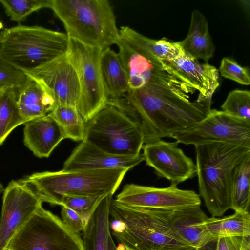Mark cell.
<instances>
[{
  "label": "cell",
  "mask_w": 250,
  "mask_h": 250,
  "mask_svg": "<svg viewBox=\"0 0 250 250\" xmlns=\"http://www.w3.org/2000/svg\"><path fill=\"white\" fill-rule=\"evenodd\" d=\"M191 84L167 70L154 81L137 89H129L122 98L109 101L135 122L144 135V144L170 137L205 118L211 99L202 97Z\"/></svg>",
  "instance_id": "cell-1"
},
{
  "label": "cell",
  "mask_w": 250,
  "mask_h": 250,
  "mask_svg": "<svg viewBox=\"0 0 250 250\" xmlns=\"http://www.w3.org/2000/svg\"><path fill=\"white\" fill-rule=\"evenodd\" d=\"M109 227L119 243L135 250H197L176 231L167 210L132 208L112 199Z\"/></svg>",
  "instance_id": "cell-2"
},
{
  "label": "cell",
  "mask_w": 250,
  "mask_h": 250,
  "mask_svg": "<svg viewBox=\"0 0 250 250\" xmlns=\"http://www.w3.org/2000/svg\"><path fill=\"white\" fill-rule=\"evenodd\" d=\"M194 146L199 196L212 217H221L231 209L232 175L250 147L223 143Z\"/></svg>",
  "instance_id": "cell-3"
},
{
  "label": "cell",
  "mask_w": 250,
  "mask_h": 250,
  "mask_svg": "<svg viewBox=\"0 0 250 250\" xmlns=\"http://www.w3.org/2000/svg\"><path fill=\"white\" fill-rule=\"evenodd\" d=\"M130 170L107 169L36 172L21 181L41 201L61 206L66 196L94 197L114 194Z\"/></svg>",
  "instance_id": "cell-4"
},
{
  "label": "cell",
  "mask_w": 250,
  "mask_h": 250,
  "mask_svg": "<svg viewBox=\"0 0 250 250\" xmlns=\"http://www.w3.org/2000/svg\"><path fill=\"white\" fill-rule=\"evenodd\" d=\"M49 8L62 23L68 37L84 44L104 50L120 38L107 0H50Z\"/></svg>",
  "instance_id": "cell-5"
},
{
  "label": "cell",
  "mask_w": 250,
  "mask_h": 250,
  "mask_svg": "<svg viewBox=\"0 0 250 250\" xmlns=\"http://www.w3.org/2000/svg\"><path fill=\"white\" fill-rule=\"evenodd\" d=\"M68 44L66 33L19 24L0 33V57L27 73L66 52Z\"/></svg>",
  "instance_id": "cell-6"
},
{
  "label": "cell",
  "mask_w": 250,
  "mask_h": 250,
  "mask_svg": "<svg viewBox=\"0 0 250 250\" xmlns=\"http://www.w3.org/2000/svg\"><path fill=\"white\" fill-rule=\"evenodd\" d=\"M83 141L110 154L136 156L140 154L144 135L126 114L107 104L85 123Z\"/></svg>",
  "instance_id": "cell-7"
},
{
  "label": "cell",
  "mask_w": 250,
  "mask_h": 250,
  "mask_svg": "<svg viewBox=\"0 0 250 250\" xmlns=\"http://www.w3.org/2000/svg\"><path fill=\"white\" fill-rule=\"evenodd\" d=\"M7 250H84L82 237L41 206L12 237Z\"/></svg>",
  "instance_id": "cell-8"
},
{
  "label": "cell",
  "mask_w": 250,
  "mask_h": 250,
  "mask_svg": "<svg viewBox=\"0 0 250 250\" xmlns=\"http://www.w3.org/2000/svg\"><path fill=\"white\" fill-rule=\"evenodd\" d=\"M102 51L68 37L66 53L77 73L81 87L76 107L85 123L107 105L100 68Z\"/></svg>",
  "instance_id": "cell-9"
},
{
  "label": "cell",
  "mask_w": 250,
  "mask_h": 250,
  "mask_svg": "<svg viewBox=\"0 0 250 250\" xmlns=\"http://www.w3.org/2000/svg\"><path fill=\"white\" fill-rule=\"evenodd\" d=\"M172 138L185 145L223 143L250 147V122L213 109L203 120Z\"/></svg>",
  "instance_id": "cell-10"
},
{
  "label": "cell",
  "mask_w": 250,
  "mask_h": 250,
  "mask_svg": "<svg viewBox=\"0 0 250 250\" xmlns=\"http://www.w3.org/2000/svg\"><path fill=\"white\" fill-rule=\"evenodd\" d=\"M123 205L135 208L172 210L200 206V196L194 191L171 185L159 188L134 184L125 185L115 199Z\"/></svg>",
  "instance_id": "cell-11"
},
{
  "label": "cell",
  "mask_w": 250,
  "mask_h": 250,
  "mask_svg": "<svg viewBox=\"0 0 250 250\" xmlns=\"http://www.w3.org/2000/svg\"><path fill=\"white\" fill-rule=\"evenodd\" d=\"M36 194L21 180L10 182L3 192L0 219V250L42 206Z\"/></svg>",
  "instance_id": "cell-12"
},
{
  "label": "cell",
  "mask_w": 250,
  "mask_h": 250,
  "mask_svg": "<svg viewBox=\"0 0 250 250\" xmlns=\"http://www.w3.org/2000/svg\"><path fill=\"white\" fill-rule=\"evenodd\" d=\"M178 143L161 139L144 144L143 156L146 165L152 167L159 178H164L177 186L196 175L193 160L178 147Z\"/></svg>",
  "instance_id": "cell-13"
},
{
  "label": "cell",
  "mask_w": 250,
  "mask_h": 250,
  "mask_svg": "<svg viewBox=\"0 0 250 250\" xmlns=\"http://www.w3.org/2000/svg\"><path fill=\"white\" fill-rule=\"evenodd\" d=\"M44 86L56 105L76 106L81 94L77 73L66 52L25 73Z\"/></svg>",
  "instance_id": "cell-14"
},
{
  "label": "cell",
  "mask_w": 250,
  "mask_h": 250,
  "mask_svg": "<svg viewBox=\"0 0 250 250\" xmlns=\"http://www.w3.org/2000/svg\"><path fill=\"white\" fill-rule=\"evenodd\" d=\"M117 53L127 75L130 89L140 88L165 69L160 60L140 44L120 38Z\"/></svg>",
  "instance_id": "cell-15"
},
{
  "label": "cell",
  "mask_w": 250,
  "mask_h": 250,
  "mask_svg": "<svg viewBox=\"0 0 250 250\" xmlns=\"http://www.w3.org/2000/svg\"><path fill=\"white\" fill-rule=\"evenodd\" d=\"M143 161V154L132 156L110 154L82 141L65 161L62 170L73 171L120 167L130 169Z\"/></svg>",
  "instance_id": "cell-16"
},
{
  "label": "cell",
  "mask_w": 250,
  "mask_h": 250,
  "mask_svg": "<svg viewBox=\"0 0 250 250\" xmlns=\"http://www.w3.org/2000/svg\"><path fill=\"white\" fill-rule=\"evenodd\" d=\"M164 66L191 84L206 99H211L219 86L218 70L208 63H201L185 53L171 61H160Z\"/></svg>",
  "instance_id": "cell-17"
},
{
  "label": "cell",
  "mask_w": 250,
  "mask_h": 250,
  "mask_svg": "<svg viewBox=\"0 0 250 250\" xmlns=\"http://www.w3.org/2000/svg\"><path fill=\"white\" fill-rule=\"evenodd\" d=\"M65 139L67 137L63 129L50 114L24 124V145L37 157L48 158Z\"/></svg>",
  "instance_id": "cell-18"
},
{
  "label": "cell",
  "mask_w": 250,
  "mask_h": 250,
  "mask_svg": "<svg viewBox=\"0 0 250 250\" xmlns=\"http://www.w3.org/2000/svg\"><path fill=\"white\" fill-rule=\"evenodd\" d=\"M167 215L178 234L194 248L205 249L215 241L205 223L208 217L200 206L167 210Z\"/></svg>",
  "instance_id": "cell-19"
},
{
  "label": "cell",
  "mask_w": 250,
  "mask_h": 250,
  "mask_svg": "<svg viewBox=\"0 0 250 250\" xmlns=\"http://www.w3.org/2000/svg\"><path fill=\"white\" fill-rule=\"evenodd\" d=\"M27 75L26 82L17 90V104L21 115L27 122L48 114L55 103L41 83Z\"/></svg>",
  "instance_id": "cell-20"
},
{
  "label": "cell",
  "mask_w": 250,
  "mask_h": 250,
  "mask_svg": "<svg viewBox=\"0 0 250 250\" xmlns=\"http://www.w3.org/2000/svg\"><path fill=\"white\" fill-rule=\"evenodd\" d=\"M112 196L107 195L102 200L82 231L84 250H108Z\"/></svg>",
  "instance_id": "cell-21"
},
{
  "label": "cell",
  "mask_w": 250,
  "mask_h": 250,
  "mask_svg": "<svg viewBox=\"0 0 250 250\" xmlns=\"http://www.w3.org/2000/svg\"><path fill=\"white\" fill-rule=\"evenodd\" d=\"M186 54L207 62L213 55L215 46L209 33L207 20L199 10L192 11L186 37L178 42Z\"/></svg>",
  "instance_id": "cell-22"
},
{
  "label": "cell",
  "mask_w": 250,
  "mask_h": 250,
  "mask_svg": "<svg viewBox=\"0 0 250 250\" xmlns=\"http://www.w3.org/2000/svg\"><path fill=\"white\" fill-rule=\"evenodd\" d=\"M100 68L108 101L123 97L129 89L128 78L118 53L110 47L102 52Z\"/></svg>",
  "instance_id": "cell-23"
},
{
  "label": "cell",
  "mask_w": 250,
  "mask_h": 250,
  "mask_svg": "<svg viewBox=\"0 0 250 250\" xmlns=\"http://www.w3.org/2000/svg\"><path fill=\"white\" fill-rule=\"evenodd\" d=\"M119 30L122 39L140 44L160 61H171L185 54L178 42L165 38L151 39L128 26H121Z\"/></svg>",
  "instance_id": "cell-24"
},
{
  "label": "cell",
  "mask_w": 250,
  "mask_h": 250,
  "mask_svg": "<svg viewBox=\"0 0 250 250\" xmlns=\"http://www.w3.org/2000/svg\"><path fill=\"white\" fill-rule=\"evenodd\" d=\"M205 223L215 241L224 237L250 236L249 212L235 211L222 218L208 217Z\"/></svg>",
  "instance_id": "cell-25"
},
{
  "label": "cell",
  "mask_w": 250,
  "mask_h": 250,
  "mask_svg": "<svg viewBox=\"0 0 250 250\" xmlns=\"http://www.w3.org/2000/svg\"><path fill=\"white\" fill-rule=\"evenodd\" d=\"M250 152L235 167L231 178V209L249 212L250 191Z\"/></svg>",
  "instance_id": "cell-26"
},
{
  "label": "cell",
  "mask_w": 250,
  "mask_h": 250,
  "mask_svg": "<svg viewBox=\"0 0 250 250\" xmlns=\"http://www.w3.org/2000/svg\"><path fill=\"white\" fill-rule=\"evenodd\" d=\"M27 121L21 115L17 104V90L9 88L0 94V145L13 130Z\"/></svg>",
  "instance_id": "cell-27"
},
{
  "label": "cell",
  "mask_w": 250,
  "mask_h": 250,
  "mask_svg": "<svg viewBox=\"0 0 250 250\" xmlns=\"http://www.w3.org/2000/svg\"><path fill=\"white\" fill-rule=\"evenodd\" d=\"M49 114L62 128L67 139L83 140L85 122L76 106L56 105Z\"/></svg>",
  "instance_id": "cell-28"
},
{
  "label": "cell",
  "mask_w": 250,
  "mask_h": 250,
  "mask_svg": "<svg viewBox=\"0 0 250 250\" xmlns=\"http://www.w3.org/2000/svg\"><path fill=\"white\" fill-rule=\"evenodd\" d=\"M50 0H0V4L10 20L21 23L32 13L49 8Z\"/></svg>",
  "instance_id": "cell-29"
},
{
  "label": "cell",
  "mask_w": 250,
  "mask_h": 250,
  "mask_svg": "<svg viewBox=\"0 0 250 250\" xmlns=\"http://www.w3.org/2000/svg\"><path fill=\"white\" fill-rule=\"evenodd\" d=\"M223 112L250 122V93L246 90H234L229 93L221 105Z\"/></svg>",
  "instance_id": "cell-30"
},
{
  "label": "cell",
  "mask_w": 250,
  "mask_h": 250,
  "mask_svg": "<svg viewBox=\"0 0 250 250\" xmlns=\"http://www.w3.org/2000/svg\"><path fill=\"white\" fill-rule=\"evenodd\" d=\"M66 196L63 199L62 204L79 214L85 225L102 200L105 196Z\"/></svg>",
  "instance_id": "cell-31"
},
{
  "label": "cell",
  "mask_w": 250,
  "mask_h": 250,
  "mask_svg": "<svg viewBox=\"0 0 250 250\" xmlns=\"http://www.w3.org/2000/svg\"><path fill=\"white\" fill-rule=\"evenodd\" d=\"M27 75L0 57V91L18 90L26 82Z\"/></svg>",
  "instance_id": "cell-32"
},
{
  "label": "cell",
  "mask_w": 250,
  "mask_h": 250,
  "mask_svg": "<svg viewBox=\"0 0 250 250\" xmlns=\"http://www.w3.org/2000/svg\"><path fill=\"white\" fill-rule=\"evenodd\" d=\"M221 76L241 84L249 85L250 77L249 69L237 63L235 61L224 57L218 70Z\"/></svg>",
  "instance_id": "cell-33"
},
{
  "label": "cell",
  "mask_w": 250,
  "mask_h": 250,
  "mask_svg": "<svg viewBox=\"0 0 250 250\" xmlns=\"http://www.w3.org/2000/svg\"><path fill=\"white\" fill-rule=\"evenodd\" d=\"M61 216L62 221L76 232H82L85 224L81 215L74 210L62 206Z\"/></svg>",
  "instance_id": "cell-34"
},
{
  "label": "cell",
  "mask_w": 250,
  "mask_h": 250,
  "mask_svg": "<svg viewBox=\"0 0 250 250\" xmlns=\"http://www.w3.org/2000/svg\"><path fill=\"white\" fill-rule=\"evenodd\" d=\"M216 241L215 250H241L243 237H224Z\"/></svg>",
  "instance_id": "cell-35"
},
{
  "label": "cell",
  "mask_w": 250,
  "mask_h": 250,
  "mask_svg": "<svg viewBox=\"0 0 250 250\" xmlns=\"http://www.w3.org/2000/svg\"><path fill=\"white\" fill-rule=\"evenodd\" d=\"M241 250H250V236L243 237Z\"/></svg>",
  "instance_id": "cell-36"
},
{
  "label": "cell",
  "mask_w": 250,
  "mask_h": 250,
  "mask_svg": "<svg viewBox=\"0 0 250 250\" xmlns=\"http://www.w3.org/2000/svg\"><path fill=\"white\" fill-rule=\"evenodd\" d=\"M108 250H118L111 235L109 238Z\"/></svg>",
  "instance_id": "cell-37"
},
{
  "label": "cell",
  "mask_w": 250,
  "mask_h": 250,
  "mask_svg": "<svg viewBox=\"0 0 250 250\" xmlns=\"http://www.w3.org/2000/svg\"><path fill=\"white\" fill-rule=\"evenodd\" d=\"M118 250H135L130 247L122 243H119L117 246Z\"/></svg>",
  "instance_id": "cell-38"
},
{
  "label": "cell",
  "mask_w": 250,
  "mask_h": 250,
  "mask_svg": "<svg viewBox=\"0 0 250 250\" xmlns=\"http://www.w3.org/2000/svg\"><path fill=\"white\" fill-rule=\"evenodd\" d=\"M4 190V188H3V186L2 184V183L0 181V195L3 192Z\"/></svg>",
  "instance_id": "cell-39"
},
{
  "label": "cell",
  "mask_w": 250,
  "mask_h": 250,
  "mask_svg": "<svg viewBox=\"0 0 250 250\" xmlns=\"http://www.w3.org/2000/svg\"><path fill=\"white\" fill-rule=\"evenodd\" d=\"M3 27V24L0 21V30Z\"/></svg>",
  "instance_id": "cell-40"
},
{
  "label": "cell",
  "mask_w": 250,
  "mask_h": 250,
  "mask_svg": "<svg viewBox=\"0 0 250 250\" xmlns=\"http://www.w3.org/2000/svg\"><path fill=\"white\" fill-rule=\"evenodd\" d=\"M1 92V91H0V94Z\"/></svg>",
  "instance_id": "cell-41"
},
{
  "label": "cell",
  "mask_w": 250,
  "mask_h": 250,
  "mask_svg": "<svg viewBox=\"0 0 250 250\" xmlns=\"http://www.w3.org/2000/svg\"><path fill=\"white\" fill-rule=\"evenodd\" d=\"M4 250H6V249H5Z\"/></svg>",
  "instance_id": "cell-42"
}]
</instances>
